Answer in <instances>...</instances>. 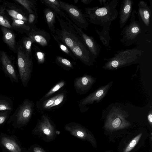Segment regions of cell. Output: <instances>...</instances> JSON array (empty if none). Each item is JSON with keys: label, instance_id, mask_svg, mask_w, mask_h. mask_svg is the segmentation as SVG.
<instances>
[{"label": "cell", "instance_id": "cell-1", "mask_svg": "<svg viewBox=\"0 0 152 152\" xmlns=\"http://www.w3.org/2000/svg\"><path fill=\"white\" fill-rule=\"evenodd\" d=\"M56 17L61 28L60 29H56L54 34L56 37L70 49L76 60L78 59L81 61H83L88 59L91 54L71 24L57 15Z\"/></svg>", "mask_w": 152, "mask_h": 152}, {"label": "cell", "instance_id": "cell-2", "mask_svg": "<svg viewBox=\"0 0 152 152\" xmlns=\"http://www.w3.org/2000/svg\"><path fill=\"white\" fill-rule=\"evenodd\" d=\"M118 0L109 1L103 7L95 6L86 8L85 16L87 20L91 23L102 27L101 31L98 33L104 36H109V31L112 22L117 18L116 7Z\"/></svg>", "mask_w": 152, "mask_h": 152}, {"label": "cell", "instance_id": "cell-3", "mask_svg": "<svg viewBox=\"0 0 152 152\" xmlns=\"http://www.w3.org/2000/svg\"><path fill=\"white\" fill-rule=\"evenodd\" d=\"M142 53L141 50L135 48L118 50L113 56L104 59L106 62L103 68L113 70L136 63L139 61Z\"/></svg>", "mask_w": 152, "mask_h": 152}, {"label": "cell", "instance_id": "cell-4", "mask_svg": "<svg viewBox=\"0 0 152 152\" xmlns=\"http://www.w3.org/2000/svg\"><path fill=\"white\" fill-rule=\"evenodd\" d=\"M129 23L124 27L121 33L120 41L123 45H131L137 40L144 31L143 26L135 10H132Z\"/></svg>", "mask_w": 152, "mask_h": 152}, {"label": "cell", "instance_id": "cell-5", "mask_svg": "<svg viewBox=\"0 0 152 152\" xmlns=\"http://www.w3.org/2000/svg\"><path fill=\"white\" fill-rule=\"evenodd\" d=\"M17 52L19 78L23 86L26 87L30 79L33 69L31 57L25 52L21 45L18 48Z\"/></svg>", "mask_w": 152, "mask_h": 152}, {"label": "cell", "instance_id": "cell-6", "mask_svg": "<svg viewBox=\"0 0 152 152\" xmlns=\"http://www.w3.org/2000/svg\"><path fill=\"white\" fill-rule=\"evenodd\" d=\"M58 1L61 9L67 14L71 21L78 27L86 30L89 26L88 22L81 10L73 4Z\"/></svg>", "mask_w": 152, "mask_h": 152}, {"label": "cell", "instance_id": "cell-7", "mask_svg": "<svg viewBox=\"0 0 152 152\" xmlns=\"http://www.w3.org/2000/svg\"><path fill=\"white\" fill-rule=\"evenodd\" d=\"M34 107L32 101L28 99H25L11 116L10 119L18 125L26 124L31 118Z\"/></svg>", "mask_w": 152, "mask_h": 152}, {"label": "cell", "instance_id": "cell-8", "mask_svg": "<svg viewBox=\"0 0 152 152\" xmlns=\"http://www.w3.org/2000/svg\"><path fill=\"white\" fill-rule=\"evenodd\" d=\"M131 125L118 109H114L109 114L104 127L108 131H115L126 128Z\"/></svg>", "mask_w": 152, "mask_h": 152}, {"label": "cell", "instance_id": "cell-9", "mask_svg": "<svg viewBox=\"0 0 152 152\" xmlns=\"http://www.w3.org/2000/svg\"><path fill=\"white\" fill-rule=\"evenodd\" d=\"M1 66L6 77L12 83H19V75L12 59L5 52L1 51Z\"/></svg>", "mask_w": 152, "mask_h": 152}, {"label": "cell", "instance_id": "cell-10", "mask_svg": "<svg viewBox=\"0 0 152 152\" xmlns=\"http://www.w3.org/2000/svg\"><path fill=\"white\" fill-rule=\"evenodd\" d=\"M66 21L69 22L73 26L77 32L82 38L83 41L94 58L96 59L99 56L101 46L91 36L85 33L80 28L78 27L68 18Z\"/></svg>", "mask_w": 152, "mask_h": 152}, {"label": "cell", "instance_id": "cell-11", "mask_svg": "<svg viewBox=\"0 0 152 152\" xmlns=\"http://www.w3.org/2000/svg\"><path fill=\"white\" fill-rule=\"evenodd\" d=\"M112 85V82H111L106 85L101 86L90 94L80 100L79 106L82 107L87 105L92 104L95 102H99L106 94Z\"/></svg>", "mask_w": 152, "mask_h": 152}, {"label": "cell", "instance_id": "cell-12", "mask_svg": "<svg viewBox=\"0 0 152 152\" xmlns=\"http://www.w3.org/2000/svg\"><path fill=\"white\" fill-rule=\"evenodd\" d=\"M27 36L32 39L35 43L43 47L48 45L50 38L49 33L43 29L38 28L35 25L31 28Z\"/></svg>", "mask_w": 152, "mask_h": 152}, {"label": "cell", "instance_id": "cell-13", "mask_svg": "<svg viewBox=\"0 0 152 152\" xmlns=\"http://www.w3.org/2000/svg\"><path fill=\"white\" fill-rule=\"evenodd\" d=\"M64 128L72 135L78 138L88 140L92 143H94L91 134L78 124L74 122L69 123L65 126Z\"/></svg>", "mask_w": 152, "mask_h": 152}, {"label": "cell", "instance_id": "cell-14", "mask_svg": "<svg viewBox=\"0 0 152 152\" xmlns=\"http://www.w3.org/2000/svg\"><path fill=\"white\" fill-rule=\"evenodd\" d=\"M150 1V6H148L145 1H140L138 5V17L143 26L146 27L150 26L152 11V0Z\"/></svg>", "mask_w": 152, "mask_h": 152}, {"label": "cell", "instance_id": "cell-15", "mask_svg": "<svg viewBox=\"0 0 152 152\" xmlns=\"http://www.w3.org/2000/svg\"><path fill=\"white\" fill-rule=\"evenodd\" d=\"M132 0H123L121 4L119 12L120 27L122 29L129 19L132 11Z\"/></svg>", "mask_w": 152, "mask_h": 152}, {"label": "cell", "instance_id": "cell-16", "mask_svg": "<svg viewBox=\"0 0 152 152\" xmlns=\"http://www.w3.org/2000/svg\"><path fill=\"white\" fill-rule=\"evenodd\" d=\"M95 80L94 78L88 75L76 78L74 80V86L76 91L81 94L86 93L91 88Z\"/></svg>", "mask_w": 152, "mask_h": 152}, {"label": "cell", "instance_id": "cell-17", "mask_svg": "<svg viewBox=\"0 0 152 152\" xmlns=\"http://www.w3.org/2000/svg\"><path fill=\"white\" fill-rule=\"evenodd\" d=\"M2 4L6 12L12 18L28 22V17L17 5L6 1H4Z\"/></svg>", "mask_w": 152, "mask_h": 152}, {"label": "cell", "instance_id": "cell-18", "mask_svg": "<svg viewBox=\"0 0 152 152\" xmlns=\"http://www.w3.org/2000/svg\"><path fill=\"white\" fill-rule=\"evenodd\" d=\"M38 131L43 133L47 137L51 139L55 135V129L48 117L45 115L42 116L37 126Z\"/></svg>", "mask_w": 152, "mask_h": 152}, {"label": "cell", "instance_id": "cell-19", "mask_svg": "<svg viewBox=\"0 0 152 152\" xmlns=\"http://www.w3.org/2000/svg\"><path fill=\"white\" fill-rule=\"evenodd\" d=\"M4 42L14 53L17 52L18 48L16 44V36L15 33L10 29L1 26Z\"/></svg>", "mask_w": 152, "mask_h": 152}, {"label": "cell", "instance_id": "cell-20", "mask_svg": "<svg viewBox=\"0 0 152 152\" xmlns=\"http://www.w3.org/2000/svg\"><path fill=\"white\" fill-rule=\"evenodd\" d=\"M64 96V94L62 93L43 102L41 106V109H50L58 106L63 102Z\"/></svg>", "mask_w": 152, "mask_h": 152}, {"label": "cell", "instance_id": "cell-21", "mask_svg": "<svg viewBox=\"0 0 152 152\" xmlns=\"http://www.w3.org/2000/svg\"><path fill=\"white\" fill-rule=\"evenodd\" d=\"M41 1L48 8L53 10L60 17L63 18L66 20L68 18L65 13L61 9L58 0H41Z\"/></svg>", "mask_w": 152, "mask_h": 152}, {"label": "cell", "instance_id": "cell-22", "mask_svg": "<svg viewBox=\"0 0 152 152\" xmlns=\"http://www.w3.org/2000/svg\"><path fill=\"white\" fill-rule=\"evenodd\" d=\"M12 22L11 25L12 29L22 34H27L29 31L31 27L28 22L12 18Z\"/></svg>", "mask_w": 152, "mask_h": 152}, {"label": "cell", "instance_id": "cell-23", "mask_svg": "<svg viewBox=\"0 0 152 152\" xmlns=\"http://www.w3.org/2000/svg\"><path fill=\"white\" fill-rule=\"evenodd\" d=\"M44 17L49 29L51 33L54 34L55 31V24L56 17L57 15L53 10L47 8L44 10Z\"/></svg>", "mask_w": 152, "mask_h": 152}, {"label": "cell", "instance_id": "cell-24", "mask_svg": "<svg viewBox=\"0 0 152 152\" xmlns=\"http://www.w3.org/2000/svg\"><path fill=\"white\" fill-rule=\"evenodd\" d=\"M1 142L7 149L11 152H21L18 145L14 140L5 137H1Z\"/></svg>", "mask_w": 152, "mask_h": 152}, {"label": "cell", "instance_id": "cell-25", "mask_svg": "<svg viewBox=\"0 0 152 152\" xmlns=\"http://www.w3.org/2000/svg\"><path fill=\"white\" fill-rule=\"evenodd\" d=\"M15 1L19 4L24 7L29 13H37L36 5V1L34 0H15Z\"/></svg>", "mask_w": 152, "mask_h": 152}, {"label": "cell", "instance_id": "cell-26", "mask_svg": "<svg viewBox=\"0 0 152 152\" xmlns=\"http://www.w3.org/2000/svg\"><path fill=\"white\" fill-rule=\"evenodd\" d=\"M13 103L9 97L4 95H0V111H12Z\"/></svg>", "mask_w": 152, "mask_h": 152}, {"label": "cell", "instance_id": "cell-27", "mask_svg": "<svg viewBox=\"0 0 152 152\" xmlns=\"http://www.w3.org/2000/svg\"><path fill=\"white\" fill-rule=\"evenodd\" d=\"M5 9L2 5H0V26L10 29L12 27L9 19L6 14Z\"/></svg>", "mask_w": 152, "mask_h": 152}, {"label": "cell", "instance_id": "cell-28", "mask_svg": "<svg viewBox=\"0 0 152 152\" xmlns=\"http://www.w3.org/2000/svg\"><path fill=\"white\" fill-rule=\"evenodd\" d=\"M23 47L25 52L29 56L31 57V46L32 44L35 43L34 40L30 37H24L22 39Z\"/></svg>", "mask_w": 152, "mask_h": 152}, {"label": "cell", "instance_id": "cell-29", "mask_svg": "<svg viewBox=\"0 0 152 152\" xmlns=\"http://www.w3.org/2000/svg\"><path fill=\"white\" fill-rule=\"evenodd\" d=\"M54 39L57 42L61 50L65 54L70 57L73 60H76L75 56L70 49L64 44L57 39L54 34L51 33Z\"/></svg>", "mask_w": 152, "mask_h": 152}, {"label": "cell", "instance_id": "cell-30", "mask_svg": "<svg viewBox=\"0 0 152 152\" xmlns=\"http://www.w3.org/2000/svg\"><path fill=\"white\" fill-rule=\"evenodd\" d=\"M56 64L66 69H72L73 64L68 59L61 56H57L56 58Z\"/></svg>", "mask_w": 152, "mask_h": 152}, {"label": "cell", "instance_id": "cell-31", "mask_svg": "<svg viewBox=\"0 0 152 152\" xmlns=\"http://www.w3.org/2000/svg\"><path fill=\"white\" fill-rule=\"evenodd\" d=\"M142 134V133H140L135 137L126 146L123 152H129L134 148L138 143Z\"/></svg>", "mask_w": 152, "mask_h": 152}, {"label": "cell", "instance_id": "cell-32", "mask_svg": "<svg viewBox=\"0 0 152 152\" xmlns=\"http://www.w3.org/2000/svg\"><path fill=\"white\" fill-rule=\"evenodd\" d=\"M65 83L64 81H60L57 84L52 88L44 96V98H47L53 94L54 93L58 90L65 85Z\"/></svg>", "mask_w": 152, "mask_h": 152}, {"label": "cell", "instance_id": "cell-33", "mask_svg": "<svg viewBox=\"0 0 152 152\" xmlns=\"http://www.w3.org/2000/svg\"><path fill=\"white\" fill-rule=\"evenodd\" d=\"M38 16L37 13H29L28 23L31 28L35 25L37 22Z\"/></svg>", "mask_w": 152, "mask_h": 152}, {"label": "cell", "instance_id": "cell-34", "mask_svg": "<svg viewBox=\"0 0 152 152\" xmlns=\"http://www.w3.org/2000/svg\"><path fill=\"white\" fill-rule=\"evenodd\" d=\"M11 111L6 110L0 112V125L3 124L8 118Z\"/></svg>", "mask_w": 152, "mask_h": 152}, {"label": "cell", "instance_id": "cell-35", "mask_svg": "<svg viewBox=\"0 0 152 152\" xmlns=\"http://www.w3.org/2000/svg\"><path fill=\"white\" fill-rule=\"evenodd\" d=\"M35 54L39 64H41L44 62L45 55L44 53L40 51H37L35 52Z\"/></svg>", "mask_w": 152, "mask_h": 152}, {"label": "cell", "instance_id": "cell-36", "mask_svg": "<svg viewBox=\"0 0 152 152\" xmlns=\"http://www.w3.org/2000/svg\"><path fill=\"white\" fill-rule=\"evenodd\" d=\"M34 152H45L43 149L38 147H36L34 148Z\"/></svg>", "mask_w": 152, "mask_h": 152}, {"label": "cell", "instance_id": "cell-37", "mask_svg": "<svg viewBox=\"0 0 152 152\" xmlns=\"http://www.w3.org/2000/svg\"><path fill=\"white\" fill-rule=\"evenodd\" d=\"M148 119L150 125L151 126L152 124V114L151 113L148 114Z\"/></svg>", "mask_w": 152, "mask_h": 152}, {"label": "cell", "instance_id": "cell-38", "mask_svg": "<svg viewBox=\"0 0 152 152\" xmlns=\"http://www.w3.org/2000/svg\"><path fill=\"white\" fill-rule=\"evenodd\" d=\"M92 0H80V1L83 3L85 4H90Z\"/></svg>", "mask_w": 152, "mask_h": 152}, {"label": "cell", "instance_id": "cell-39", "mask_svg": "<svg viewBox=\"0 0 152 152\" xmlns=\"http://www.w3.org/2000/svg\"><path fill=\"white\" fill-rule=\"evenodd\" d=\"M109 1L107 0H99L98 1L101 5L103 4V6L106 4Z\"/></svg>", "mask_w": 152, "mask_h": 152}, {"label": "cell", "instance_id": "cell-40", "mask_svg": "<svg viewBox=\"0 0 152 152\" xmlns=\"http://www.w3.org/2000/svg\"><path fill=\"white\" fill-rule=\"evenodd\" d=\"M79 1V0H74V3L77 4V3Z\"/></svg>", "mask_w": 152, "mask_h": 152}, {"label": "cell", "instance_id": "cell-41", "mask_svg": "<svg viewBox=\"0 0 152 152\" xmlns=\"http://www.w3.org/2000/svg\"><path fill=\"white\" fill-rule=\"evenodd\" d=\"M1 51H0V69L1 68Z\"/></svg>", "mask_w": 152, "mask_h": 152}, {"label": "cell", "instance_id": "cell-42", "mask_svg": "<svg viewBox=\"0 0 152 152\" xmlns=\"http://www.w3.org/2000/svg\"><path fill=\"white\" fill-rule=\"evenodd\" d=\"M1 1H1V0H0V2H1Z\"/></svg>", "mask_w": 152, "mask_h": 152}, {"label": "cell", "instance_id": "cell-43", "mask_svg": "<svg viewBox=\"0 0 152 152\" xmlns=\"http://www.w3.org/2000/svg\"></svg>", "mask_w": 152, "mask_h": 152}]
</instances>
